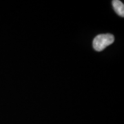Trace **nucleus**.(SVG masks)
Wrapping results in <instances>:
<instances>
[{
    "mask_svg": "<svg viewBox=\"0 0 124 124\" xmlns=\"http://www.w3.org/2000/svg\"><path fill=\"white\" fill-rule=\"evenodd\" d=\"M115 41V37L110 34H103L99 35L93 40V48L100 52L106 48L107 46L112 44Z\"/></svg>",
    "mask_w": 124,
    "mask_h": 124,
    "instance_id": "1",
    "label": "nucleus"
},
{
    "mask_svg": "<svg viewBox=\"0 0 124 124\" xmlns=\"http://www.w3.org/2000/svg\"><path fill=\"white\" fill-rule=\"evenodd\" d=\"M112 6L116 14H118L119 16L124 17V4L119 0L112 1Z\"/></svg>",
    "mask_w": 124,
    "mask_h": 124,
    "instance_id": "2",
    "label": "nucleus"
}]
</instances>
